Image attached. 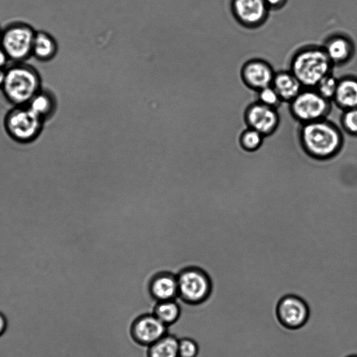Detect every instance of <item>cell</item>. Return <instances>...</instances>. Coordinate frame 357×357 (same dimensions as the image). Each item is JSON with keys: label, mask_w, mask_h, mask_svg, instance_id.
Instances as JSON below:
<instances>
[{"label": "cell", "mask_w": 357, "mask_h": 357, "mask_svg": "<svg viewBox=\"0 0 357 357\" xmlns=\"http://www.w3.org/2000/svg\"><path fill=\"white\" fill-rule=\"evenodd\" d=\"M297 136L305 151L319 158L333 155L344 142L340 127L328 119L300 124Z\"/></svg>", "instance_id": "6da1fadb"}, {"label": "cell", "mask_w": 357, "mask_h": 357, "mask_svg": "<svg viewBox=\"0 0 357 357\" xmlns=\"http://www.w3.org/2000/svg\"><path fill=\"white\" fill-rule=\"evenodd\" d=\"M333 68L322 45H307L293 54L289 70L303 88H314L324 76L333 73Z\"/></svg>", "instance_id": "7a4b0ae2"}, {"label": "cell", "mask_w": 357, "mask_h": 357, "mask_svg": "<svg viewBox=\"0 0 357 357\" xmlns=\"http://www.w3.org/2000/svg\"><path fill=\"white\" fill-rule=\"evenodd\" d=\"M40 79L31 66L17 64L6 70L2 86L6 99L15 106L26 105L40 89Z\"/></svg>", "instance_id": "3957f363"}, {"label": "cell", "mask_w": 357, "mask_h": 357, "mask_svg": "<svg viewBox=\"0 0 357 357\" xmlns=\"http://www.w3.org/2000/svg\"><path fill=\"white\" fill-rule=\"evenodd\" d=\"M332 102L321 96L314 88H303L289 104L291 116L299 124L327 119Z\"/></svg>", "instance_id": "277c9868"}, {"label": "cell", "mask_w": 357, "mask_h": 357, "mask_svg": "<svg viewBox=\"0 0 357 357\" xmlns=\"http://www.w3.org/2000/svg\"><path fill=\"white\" fill-rule=\"evenodd\" d=\"M43 122L26 105L16 106L6 114L4 126L13 140L29 144L39 136Z\"/></svg>", "instance_id": "5b68a950"}, {"label": "cell", "mask_w": 357, "mask_h": 357, "mask_svg": "<svg viewBox=\"0 0 357 357\" xmlns=\"http://www.w3.org/2000/svg\"><path fill=\"white\" fill-rule=\"evenodd\" d=\"M176 276L178 296L186 303H202L212 292V282L208 275L199 268H185Z\"/></svg>", "instance_id": "8992f818"}, {"label": "cell", "mask_w": 357, "mask_h": 357, "mask_svg": "<svg viewBox=\"0 0 357 357\" xmlns=\"http://www.w3.org/2000/svg\"><path fill=\"white\" fill-rule=\"evenodd\" d=\"M36 32L28 24L16 22L1 32L0 46L9 59L21 62L32 54Z\"/></svg>", "instance_id": "52a82bcc"}, {"label": "cell", "mask_w": 357, "mask_h": 357, "mask_svg": "<svg viewBox=\"0 0 357 357\" xmlns=\"http://www.w3.org/2000/svg\"><path fill=\"white\" fill-rule=\"evenodd\" d=\"M279 323L287 329L294 330L303 327L310 317V307L301 296L289 294L283 296L275 307Z\"/></svg>", "instance_id": "ba28073f"}, {"label": "cell", "mask_w": 357, "mask_h": 357, "mask_svg": "<svg viewBox=\"0 0 357 357\" xmlns=\"http://www.w3.org/2000/svg\"><path fill=\"white\" fill-rule=\"evenodd\" d=\"M243 120L246 127L258 131L264 137L274 135L280 125L278 109L266 106L258 101L246 107Z\"/></svg>", "instance_id": "9c48e42d"}, {"label": "cell", "mask_w": 357, "mask_h": 357, "mask_svg": "<svg viewBox=\"0 0 357 357\" xmlns=\"http://www.w3.org/2000/svg\"><path fill=\"white\" fill-rule=\"evenodd\" d=\"M230 9L235 20L248 29L263 26L271 11L264 0H231Z\"/></svg>", "instance_id": "30bf717a"}, {"label": "cell", "mask_w": 357, "mask_h": 357, "mask_svg": "<svg viewBox=\"0 0 357 357\" xmlns=\"http://www.w3.org/2000/svg\"><path fill=\"white\" fill-rule=\"evenodd\" d=\"M275 71L267 61L254 58L246 61L241 68L240 77L248 89L257 91L271 85Z\"/></svg>", "instance_id": "8fae6325"}, {"label": "cell", "mask_w": 357, "mask_h": 357, "mask_svg": "<svg viewBox=\"0 0 357 357\" xmlns=\"http://www.w3.org/2000/svg\"><path fill=\"white\" fill-rule=\"evenodd\" d=\"M167 327L154 314H144L133 322L131 334L138 344L149 347L167 334Z\"/></svg>", "instance_id": "7c38bea8"}, {"label": "cell", "mask_w": 357, "mask_h": 357, "mask_svg": "<svg viewBox=\"0 0 357 357\" xmlns=\"http://www.w3.org/2000/svg\"><path fill=\"white\" fill-rule=\"evenodd\" d=\"M322 47L334 66L349 63L354 56L356 51L353 40L343 33H334L328 36Z\"/></svg>", "instance_id": "4fadbf2b"}, {"label": "cell", "mask_w": 357, "mask_h": 357, "mask_svg": "<svg viewBox=\"0 0 357 357\" xmlns=\"http://www.w3.org/2000/svg\"><path fill=\"white\" fill-rule=\"evenodd\" d=\"M149 290L158 302L174 300L178 296L177 276L170 272H159L150 279Z\"/></svg>", "instance_id": "5bb4252c"}, {"label": "cell", "mask_w": 357, "mask_h": 357, "mask_svg": "<svg viewBox=\"0 0 357 357\" xmlns=\"http://www.w3.org/2000/svg\"><path fill=\"white\" fill-rule=\"evenodd\" d=\"M332 102L342 111L357 107V77L347 75L338 78Z\"/></svg>", "instance_id": "9a60e30c"}, {"label": "cell", "mask_w": 357, "mask_h": 357, "mask_svg": "<svg viewBox=\"0 0 357 357\" xmlns=\"http://www.w3.org/2000/svg\"><path fill=\"white\" fill-rule=\"evenodd\" d=\"M271 86L275 89L283 102L289 103L303 89V86L289 70L275 73Z\"/></svg>", "instance_id": "2e32d148"}, {"label": "cell", "mask_w": 357, "mask_h": 357, "mask_svg": "<svg viewBox=\"0 0 357 357\" xmlns=\"http://www.w3.org/2000/svg\"><path fill=\"white\" fill-rule=\"evenodd\" d=\"M56 50V43L50 34L43 31L36 32L32 48V54L35 57L45 61L52 59Z\"/></svg>", "instance_id": "e0dca14e"}, {"label": "cell", "mask_w": 357, "mask_h": 357, "mask_svg": "<svg viewBox=\"0 0 357 357\" xmlns=\"http://www.w3.org/2000/svg\"><path fill=\"white\" fill-rule=\"evenodd\" d=\"M26 106L45 121L53 114L56 103L51 93L40 90L31 98Z\"/></svg>", "instance_id": "ac0fdd59"}, {"label": "cell", "mask_w": 357, "mask_h": 357, "mask_svg": "<svg viewBox=\"0 0 357 357\" xmlns=\"http://www.w3.org/2000/svg\"><path fill=\"white\" fill-rule=\"evenodd\" d=\"M179 340L166 334L149 347L148 357H178Z\"/></svg>", "instance_id": "d6986e66"}, {"label": "cell", "mask_w": 357, "mask_h": 357, "mask_svg": "<svg viewBox=\"0 0 357 357\" xmlns=\"http://www.w3.org/2000/svg\"><path fill=\"white\" fill-rule=\"evenodd\" d=\"M180 307L174 300L160 301L154 308L153 314L166 326L176 322L180 316Z\"/></svg>", "instance_id": "ffe728a7"}, {"label": "cell", "mask_w": 357, "mask_h": 357, "mask_svg": "<svg viewBox=\"0 0 357 357\" xmlns=\"http://www.w3.org/2000/svg\"><path fill=\"white\" fill-rule=\"evenodd\" d=\"M238 143L246 151L257 150L263 144L264 136L258 131L245 127L238 135Z\"/></svg>", "instance_id": "44dd1931"}, {"label": "cell", "mask_w": 357, "mask_h": 357, "mask_svg": "<svg viewBox=\"0 0 357 357\" xmlns=\"http://www.w3.org/2000/svg\"><path fill=\"white\" fill-rule=\"evenodd\" d=\"M340 127L345 135L357 137V107L342 111Z\"/></svg>", "instance_id": "7402d4cb"}, {"label": "cell", "mask_w": 357, "mask_h": 357, "mask_svg": "<svg viewBox=\"0 0 357 357\" xmlns=\"http://www.w3.org/2000/svg\"><path fill=\"white\" fill-rule=\"evenodd\" d=\"M337 82L338 78L333 73H331L324 76L314 89L324 98L332 102L337 89Z\"/></svg>", "instance_id": "603a6c76"}, {"label": "cell", "mask_w": 357, "mask_h": 357, "mask_svg": "<svg viewBox=\"0 0 357 357\" xmlns=\"http://www.w3.org/2000/svg\"><path fill=\"white\" fill-rule=\"evenodd\" d=\"M257 92V98L258 102L275 109H278L282 103V100L275 90V89L269 85Z\"/></svg>", "instance_id": "cb8c5ba5"}, {"label": "cell", "mask_w": 357, "mask_h": 357, "mask_svg": "<svg viewBox=\"0 0 357 357\" xmlns=\"http://www.w3.org/2000/svg\"><path fill=\"white\" fill-rule=\"evenodd\" d=\"M198 346L192 339L183 338L178 342V357H196Z\"/></svg>", "instance_id": "d4e9b609"}, {"label": "cell", "mask_w": 357, "mask_h": 357, "mask_svg": "<svg viewBox=\"0 0 357 357\" xmlns=\"http://www.w3.org/2000/svg\"><path fill=\"white\" fill-rule=\"evenodd\" d=\"M288 0H264L270 10H278L282 9L287 3Z\"/></svg>", "instance_id": "484cf974"}, {"label": "cell", "mask_w": 357, "mask_h": 357, "mask_svg": "<svg viewBox=\"0 0 357 357\" xmlns=\"http://www.w3.org/2000/svg\"><path fill=\"white\" fill-rule=\"evenodd\" d=\"M8 57L4 50L0 46V68H3L8 60Z\"/></svg>", "instance_id": "4316f807"}, {"label": "cell", "mask_w": 357, "mask_h": 357, "mask_svg": "<svg viewBox=\"0 0 357 357\" xmlns=\"http://www.w3.org/2000/svg\"><path fill=\"white\" fill-rule=\"evenodd\" d=\"M6 328V320L5 317L0 312V335L3 333Z\"/></svg>", "instance_id": "83f0119b"}, {"label": "cell", "mask_w": 357, "mask_h": 357, "mask_svg": "<svg viewBox=\"0 0 357 357\" xmlns=\"http://www.w3.org/2000/svg\"><path fill=\"white\" fill-rule=\"evenodd\" d=\"M6 78V70L0 68V88H2Z\"/></svg>", "instance_id": "f1b7e54d"}, {"label": "cell", "mask_w": 357, "mask_h": 357, "mask_svg": "<svg viewBox=\"0 0 357 357\" xmlns=\"http://www.w3.org/2000/svg\"><path fill=\"white\" fill-rule=\"evenodd\" d=\"M347 357H357V354H352V355H349Z\"/></svg>", "instance_id": "f546056e"}, {"label": "cell", "mask_w": 357, "mask_h": 357, "mask_svg": "<svg viewBox=\"0 0 357 357\" xmlns=\"http://www.w3.org/2000/svg\"><path fill=\"white\" fill-rule=\"evenodd\" d=\"M1 32H2V31L0 30V38H1Z\"/></svg>", "instance_id": "4dcf8cb0"}]
</instances>
